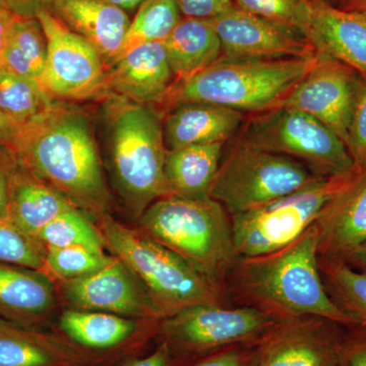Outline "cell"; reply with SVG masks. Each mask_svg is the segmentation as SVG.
<instances>
[{"instance_id":"obj_28","label":"cell","mask_w":366,"mask_h":366,"mask_svg":"<svg viewBox=\"0 0 366 366\" xmlns=\"http://www.w3.org/2000/svg\"><path fill=\"white\" fill-rule=\"evenodd\" d=\"M320 274L334 302L366 331V273L342 259L319 255Z\"/></svg>"},{"instance_id":"obj_18","label":"cell","mask_w":366,"mask_h":366,"mask_svg":"<svg viewBox=\"0 0 366 366\" xmlns=\"http://www.w3.org/2000/svg\"><path fill=\"white\" fill-rule=\"evenodd\" d=\"M51 11L97 50L106 69L118 59L131 24L124 9L106 0H53Z\"/></svg>"},{"instance_id":"obj_14","label":"cell","mask_w":366,"mask_h":366,"mask_svg":"<svg viewBox=\"0 0 366 366\" xmlns=\"http://www.w3.org/2000/svg\"><path fill=\"white\" fill-rule=\"evenodd\" d=\"M356 76L357 72L350 66L319 53L315 66L282 106L295 108L315 117L340 137L346 146Z\"/></svg>"},{"instance_id":"obj_40","label":"cell","mask_w":366,"mask_h":366,"mask_svg":"<svg viewBox=\"0 0 366 366\" xmlns=\"http://www.w3.org/2000/svg\"><path fill=\"white\" fill-rule=\"evenodd\" d=\"M117 366H172V358L167 345L159 342L155 350L144 356H129Z\"/></svg>"},{"instance_id":"obj_1","label":"cell","mask_w":366,"mask_h":366,"mask_svg":"<svg viewBox=\"0 0 366 366\" xmlns=\"http://www.w3.org/2000/svg\"><path fill=\"white\" fill-rule=\"evenodd\" d=\"M319 255V230L314 224L280 249L238 257L226 277L227 295L238 307L254 308L277 322L310 317L357 327L327 293Z\"/></svg>"},{"instance_id":"obj_23","label":"cell","mask_w":366,"mask_h":366,"mask_svg":"<svg viewBox=\"0 0 366 366\" xmlns=\"http://www.w3.org/2000/svg\"><path fill=\"white\" fill-rule=\"evenodd\" d=\"M242 112L209 103H189L168 112L164 139L168 150L197 144H225L237 131Z\"/></svg>"},{"instance_id":"obj_42","label":"cell","mask_w":366,"mask_h":366,"mask_svg":"<svg viewBox=\"0 0 366 366\" xmlns=\"http://www.w3.org/2000/svg\"><path fill=\"white\" fill-rule=\"evenodd\" d=\"M21 125L0 109V144L11 148L20 132Z\"/></svg>"},{"instance_id":"obj_9","label":"cell","mask_w":366,"mask_h":366,"mask_svg":"<svg viewBox=\"0 0 366 366\" xmlns=\"http://www.w3.org/2000/svg\"><path fill=\"white\" fill-rule=\"evenodd\" d=\"M243 139L303 164L320 177H343L355 171L340 137L315 117L287 106L250 118Z\"/></svg>"},{"instance_id":"obj_15","label":"cell","mask_w":366,"mask_h":366,"mask_svg":"<svg viewBox=\"0 0 366 366\" xmlns=\"http://www.w3.org/2000/svg\"><path fill=\"white\" fill-rule=\"evenodd\" d=\"M225 56L233 59H307L319 54L314 45L291 31L232 6L212 20Z\"/></svg>"},{"instance_id":"obj_16","label":"cell","mask_w":366,"mask_h":366,"mask_svg":"<svg viewBox=\"0 0 366 366\" xmlns=\"http://www.w3.org/2000/svg\"><path fill=\"white\" fill-rule=\"evenodd\" d=\"M174 81L163 42H153L122 53L106 71L105 84L108 93L151 106Z\"/></svg>"},{"instance_id":"obj_17","label":"cell","mask_w":366,"mask_h":366,"mask_svg":"<svg viewBox=\"0 0 366 366\" xmlns=\"http://www.w3.org/2000/svg\"><path fill=\"white\" fill-rule=\"evenodd\" d=\"M158 322L139 320L108 312L69 310L59 317V335L104 363L110 354L131 346Z\"/></svg>"},{"instance_id":"obj_35","label":"cell","mask_w":366,"mask_h":366,"mask_svg":"<svg viewBox=\"0 0 366 366\" xmlns=\"http://www.w3.org/2000/svg\"><path fill=\"white\" fill-rule=\"evenodd\" d=\"M346 148L352 159L354 169L366 170V76L358 72Z\"/></svg>"},{"instance_id":"obj_32","label":"cell","mask_w":366,"mask_h":366,"mask_svg":"<svg viewBox=\"0 0 366 366\" xmlns=\"http://www.w3.org/2000/svg\"><path fill=\"white\" fill-rule=\"evenodd\" d=\"M235 6L297 34L314 45L312 0H235Z\"/></svg>"},{"instance_id":"obj_31","label":"cell","mask_w":366,"mask_h":366,"mask_svg":"<svg viewBox=\"0 0 366 366\" xmlns=\"http://www.w3.org/2000/svg\"><path fill=\"white\" fill-rule=\"evenodd\" d=\"M45 249L81 247L105 252V242L98 226L81 209L72 208L48 223L37 236Z\"/></svg>"},{"instance_id":"obj_11","label":"cell","mask_w":366,"mask_h":366,"mask_svg":"<svg viewBox=\"0 0 366 366\" xmlns=\"http://www.w3.org/2000/svg\"><path fill=\"white\" fill-rule=\"evenodd\" d=\"M47 41L40 85L52 100L76 102L103 97L106 66L97 50L72 32L50 9L36 16Z\"/></svg>"},{"instance_id":"obj_34","label":"cell","mask_w":366,"mask_h":366,"mask_svg":"<svg viewBox=\"0 0 366 366\" xmlns=\"http://www.w3.org/2000/svg\"><path fill=\"white\" fill-rule=\"evenodd\" d=\"M46 249L9 218L0 219V262L43 271Z\"/></svg>"},{"instance_id":"obj_8","label":"cell","mask_w":366,"mask_h":366,"mask_svg":"<svg viewBox=\"0 0 366 366\" xmlns=\"http://www.w3.org/2000/svg\"><path fill=\"white\" fill-rule=\"evenodd\" d=\"M343 177H319L287 196L231 216L238 257H254L286 247L314 225L325 207L352 182Z\"/></svg>"},{"instance_id":"obj_20","label":"cell","mask_w":366,"mask_h":366,"mask_svg":"<svg viewBox=\"0 0 366 366\" xmlns=\"http://www.w3.org/2000/svg\"><path fill=\"white\" fill-rule=\"evenodd\" d=\"M54 285L45 272L0 262V319L42 330L56 305Z\"/></svg>"},{"instance_id":"obj_33","label":"cell","mask_w":366,"mask_h":366,"mask_svg":"<svg viewBox=\"0 0 366 366\" xmlns=\"http://www.w3.org/2000/svg\"><path fill=\"white\" fill-rule=\"evenodd\" d=\"M113 259V255L106 254L105 252L81 245L47 249L43 272L51 277L53 280H72L100 271L109 264Z\"/></svg>"},{"instance_id":"obj_44","label":"cell","mask_w":366,"mask_h":366,"mask_svg":"<svg viewBox=\"0 0 366 366\" xmlns=\"http://www.w3.org/2000/svg\"><path fill=\"white\" fill-rule=\"evenodd\" d=\"M342 261L345 262L352 268L366 273V242L356 247Z\"/></svg>"},{"instance_id":"obj_24","label":"cell","mask_w":366,"mask_h":366,"mask_svg":"<svg viewBox=\"0 0 366 366\" xmlns=\"http://www.w3.org/2000/svg\"><path fill=\"white\" fill-rule=\"evenodd\" d=\"M72 208L69 199L19 161L9 192V220L37 237L48 223Z\"/></svg>"},{"instance_id":"obj_47","label":"cell","mask_w":366,"mask_h":366,"mask_svg":"<svg viewBox=\"0 0 366 366\" xmlns=\"http://www.w3.org/2000/svg\"><path fill=\"white\" fill-rule=\"evenodd\" d=\"M0 9H6V4L4 0H0Z\"/></svg>"},{"instance_id":"obj_48","label":"cell","mask_w":366,"mask_h":366,"mask_svg":"<svg viewBox=\"0 0 366 366\" xmlns=\"http://www.w3.org/2000/svg\"><path fill=\"white\" fill-rule=\"evenodd\" d=\"M341 1V6L340 7H343L344 6H345V4L347 2V0H340Z\"/></svg>"},{"instance_id":"obj_38","label":"cell","mask_w":366,"mask_h":366,"mask_svg":"<svg viewBox=\"0 0 366 366\" xmlns=\"http://www.w3.org/2000/svg\"><path fill=\"white\" fill-rule=\"evenodd\" d=\"M180 13L184 18L214 20L231 7L233 0H177Z\"/></svg>"},{"instance_id":"obj_12","label":"cell","mask_w":366,"mask_h":366,"mask_svg":"<svg viewBox=\"0 0 366 366\" xmlns=\"http://www.w3.org/2000/svg\"><path fill=\"white\" fill-rule=\"evenodd\" d=\"M339 327L319 317L278 322L255 341L254 366H339Z\"/></svg>"},{"instance_id":"obj_25","label":"cell","mask_w":366,"mask_h":366,"mask_svg":"<svg viewBox=\"0 0 366 366\" xmlns=\"http://www.w3.org/2000/svg\"><path fill=\"white\" fill-rule=\"evenodd\" d=\"M163 44L175 81L203 71L222 53L213 21L203 19L182 16Z\"/></svg>"},{"instance_id":"obj_39","label":"cell","mask_w":366,"mask_h":366,"mask_svg":"<svg viewBox=\"0 0 366 366\" xmlns=\"http://www.w3.org/2000/svg\"><path fill=\"white\" fill-rule=\"evenodd\" d=\"M339 366H366V331L344 337Z\"/></svg>"},{"instance_id":"obj_19","label":"cell","mask_w":366,"mask_h":366,"mask_svg":"<svg viewBox=\"0 0 366 366\" xmlns=\"http://www.w3.org/2000/svg\"><path fill=\"white\" fill-rule=\"evenodd\" d=\"M319 230V254L343 259L366 242V170L325 207L315 223Z\"/></svg>"},{"instance_id":"obj_3","label":"cell","mask_w":366,"mask_h":366,"mask_svg":"<svg viewBox=\"0 0 366 366\" xmlns=\"http://www.w3.org/2000/svg\"><path fill=\"white\" fill-rule=\"evenodd\" d=\"M317 59L319 54L285 59L220 57L194 76L173 81L150 107L159 117L189 103H209L257 114L268 112L283 105Z\"/></svg>"},{"instance_id":"obj_29","label":"cell","mask_w":366,"mask_h":366,"mask_svg":"<svg viewBox=\"0 0 366 366\" xmlns=\"http://www.w3.org/2000/svg\"><path fill=\"white\" fill-rule=\"evenodd\" d=\"M182 18L177 0H144L129 24L122 53L134 46L164 42Z\"/></svg>"},{"instance_id":"obj_10","label":"cell","mask_w":366,"mask_h":366,"mask_svg":"<svg viewBox=\"0 0 366 366\" xmlns=\"http://www.w3.org/2000/svg\"><path fill=\"white\" fill-rule=\"evenodd\" d=\"M277 320L247 307L194 305L159 320L157 336L175 357L199 358L239 344L252 343Z\"/></svg>"},{"instance_id":"obj_13","label":"cell","mask_w":366,"mask_h":366,"mask_svg":"<svg viewBox=\"0 0 366 366\" xmlns=\"http://www.w3.org/2000/svg\"><path fill=\"white\" fill-rule=\"evenodd\" d=\"M59 291L72 310L108 312L149 322L161 320L143 285L115 257L100 271L60 281Z\"/></svg>"},{"instance_id":"obj_7","label":"cell","mask_w":366,"mask_h":366,"mask_svg":"<svg viewBox=\"0 0 366 366\" xmlns=\"http://www.w3.org/2000/svg\"><path fill=\"white\" fill-rule=\"evenodd\" d=\"M293 159L239 139L220 164L209 197L230 216L271 203L319 178Z\"/></svg>"},{"instance_id":"obj_27","label":"cell","mask_w":366,"mask_h":366,"mask_svg":"<svg viewBox=\"0 0 366 366\" xmlns=\"http://www.w3.org/2000/svg\"><path fill=\"white\" fill-rule=\"evenodd\" d=\"M46 54L47 41L39 21L16 16L9 29L0 66L40 83Z\"/></svg>"},{"instance_id":"obj_21","label":"cell","mask_w":366,"mask_h":366,"mask_svg":"<svg viewBox=\"0 0 366 366\" xmlns=\"http://www.w3.org/2000/svg\"><path fill=\"white\" fill-rule=\"evenodd\" d=\"M61 335L0 319V366H99Z\"/></svg>"},{"instance_id":"obj_2","label":"cell","mask_w":366,"mask_h":366,"mask_svg":"<svg viewBox=\"0 0 366 366\" xmlns=\"http://www.w3.org/2000/svg\"><path fill=\"white\" fill-rule=\"evenodd\" d=\"M36 177L95 219L107 214L110 196L100 156L85 113L53 100L21 125L11 147Z\"/></svg>"},{"instance_id":"obj_36","label":"cell","mask_w":366,"mask_h":366,"mask_svg":"<svg viewBox=\"0 0 366 366\" xmlns=\"http://www.w3.org/2000/svg\"><path fill=\"white\" fill-rule=\"evenodd\" d=\"M255 342L228 347L197 358L189 366H254Z\"/></svg>"},{"instance_id":"obj_37","label":"cell","mask_w":366,"mask_h":366,"mask_svg":"<svg viewBox=\"0 0 366 366\" xmlns=\"http://www.w3.org/2000/svg\"><path fill=\"white\" fill-rule=\"evenodd\" d=\"M18 166L19 159L13 149L0 144V219L9 217L11 180Z\"/></svg>"},{"instance_id":"obj_41","label":"cell","mask_w":366,"mask_h":366,"mask_svg":"<svg viewBox=\"0 0 366 366\" xmlns=\"http://www.w3.org/2000/svg\"><path fill=\"white\" fill-rule=\"evenodd\" d=\"M7 9L21 18H36L40 11H51L53 0H4Z\"/></svg>"},{"instance_id":"obj_45","label":"cell","mask_w":366,"mask_h":366,"mask_svg":"<svg viewBox=\"0 0 366 366\" xmlns=\"http://www.w3.org/2000/svg\"><path fill=\"white\" fill-rule=\"evenodd\" d=\"M110 4H114L124 11H131V9L139 7L144 1V0H106Z\"/></svg>"},{"instance_id":"obj_26","label":"cell","mask_w":366,"mask_h":366,"mask_svg":"<svg viewBox=\"0 0 366 366\" xmlns=\"http://www.w3.org/2000/svg\"><path fill=\"white\" fill-rule=\"evenodd\" d=\"M224 144H197L167 150L165 177L171 196L207 199L220 167Z\"/></svg>"},{"instance_id":"obj_46","label":"cell","mask_w":366,"mask_h":366,"mask_svg":"<svg viewBox=\"0 0 366 366\" xmlns=\"http://www.w3.org/2000/svg\"><path fill=\"white\" fill-rule=\"evenodd\" d=\"M341 9H346V11H357V13L366 16V0H347L345 6Z\"/></svg>"},{"instance_id":"obj_5","label":"cell","mask_w":366,"mask_h":366,"mask_svg":"<svg viewBox=\"0 0 366 366\" xmlns=\"http://www.w3.org/2000/svg\"><path fill=\"white\" fill-rule=\"evenodd\" d=\"M139 230L225 287L238 255L231 216L218 202L161 197L139 217Z\"/></svg>"},{"instance_id":"obj_43","label":"cell","mask_w":366,"mask_h":366,"mask_svg":"<svg viewBox=\"0 0 366 366\" xmlns=\"http://www.w3.org/2000/svg\"><path fill=\"white\" fill-rule=\"evenodd\" d=\"M16 18V14L11 13L9 9H0V64H1L2 55L6 48L9 29Z\"/></svg>"},{"instance_id":"obj_22","label":"cell","mask_w":366,"mask_h":366,"mask_svg":"<svg viewBox=\"0 0 366 366\" xmlns=\"http://www.w3.org/2000/svg\"><path fill=\"white\" fill-rule=\"evenodd\" d=\"M314 45L366 76V16L325 0H312Z\"/></svg>"},{"instance_id":"obj_6","label":"cell","mask_w":366,"mask_h":366,"mask_svg":"<svg viewBox=\"0 0 366 366\" xmlns=\"http://www.w3.org/2000/svg\"><path fill=\"white\" fill-rule=\"evenodd\" d=\"M108 113L115 182L132 213L139 218L154 202L171 196L160 117L150 106L120 97Z\"/></svg>"},{"instance_id":"obj_30","label":"cell","mask_w":366,"mask_h":366,"mask_svg":"<svg viewBox=\"0 0 366 366\" xmlns=\"http://www.w3.org/2000/svg\"><path fill=\"white\" fill-rule=\"evenodd\" d=\"M39 81L0 66V109L21 127L51 102Z\"/></svg>"},{"instance_id":"obj_4","label":"cell","mask_w":366,"mask_h":366,"mask_svg":"<svg viewBox=\"0 0 366 366\" xmlns=\"http://www.w3.org/2000/svg\"><path fill=\"white\" fill-rule=\"evenodd\" d=\"M97 220L106 250L143 285L161 320L194 305H225L226 288L175 252L108 214Z\"/></svg>"}]
</instances>
